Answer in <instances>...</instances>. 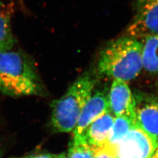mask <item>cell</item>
Wrapping results in <instances>:
<instances>
[{
    "label": "cell",
    "mask_w": 158,
    "mask_h": 158,
    "mask_svg": "<svg viewBox=\"0 0 158 158\" xmlns=\"http://www.w3.org/2000/svg\"><path fill=\"white\" fill-rule=\"evenodd\" d=\"M142 44L140 40L125 36L107 44L100 53L98 71L113 80L131 81L143 69Z\"/></svg>",
    "instance_id": "6da1fadb"
},
{
    "label": "cell",
    "mask_w": 158,
    "mask_h": 158,
    "mask_svg": "<svg viewBox=\"0 0 158 158\" xmlns=\"http://www.w3.org/2000/svg\"><path fill=\"white\" fill-rule=\"evenodd\" d=\"M0 91L14 97L43 94L36 69L21 53L0 52Z\"/></svg>",
    "instance_id": "7a4b0ae2"
},
{
    "label": "cell",
    "mask_w": 158,
    "mask_h": 158,
    "mask_svg": "<svg viewBox=\"0 0 158 158\" xmlns=\"http://www.w3.org/2000/svg\"><path fill=\"white\" fill-rule=\"evenodd\" d=\"M96 79L90 73L79 77L67 92L52 102L50 124L57 132H71L75 130L79 117L96 86Z\"/></svg>",
    "instance_id": "3957f363"
},
{
    "label": "cell",
    "mask_w": 158,
    "mask_h": 158,
    "mask_svg": "<svg viewBox=\"0 0 158 158\" xmlns=\"http://www.w3.org/2000/svg\"><path fill=\"white\" fill-rule=\"evenodd\" d=\"M134 15L125 36L138 40L158 34V0H134Z\"/></svg>",
    "instance_id": "277c9868"
},
{
    "label": "cell",
    "mask_w": 158,
    "mask_h": 158,
    "mask_svg": "<svg viewBox=\"0 0 158 158\" xmlns=\"http://www.w3.org/2000/svg\"><path fill=\"white\" fill-rule=\"evenodd\" d=\"M158 143L135 125L115 146L117 158H149Z\"/></svg>",
    "instance_id": "5b68a950"
},
{
    "label": "cell",
    "mask_w": 158,
    "mask_h": 158,
    "mask_svg": "<svg viewBox=\"0 0 158 158\" xmlns=\"http://www.w3.org/2000/svg\"><path fill=\"white\" fill-rule=\"evenodd\" d=\"M134 98L136 125L158 143V96L136 92Z\"/></svg>",
    "instance_id": "8992f818"
},
{
    "label": "cell",
    "mask_w": 158,
    "mask_h": 158,
    "mask_svg": "<svg viewBox=\"0 0 158 158\" xmlns=\"http://www.w3.org/2000/svg\"><path fill=\"white\" fill-rule=\"evenodd\" d=\"M109 110L115 117L126 115L135 117L134 95L127 82L113 80L107 94Z\"/></svg>",
    "instance_id": "52a82bcc"
},
{
    "label": "cell",
    "mask_w": 158,
    "mask_h": 158,
    "mask_svg": "<svg viewBox=\"0 0 158 158\" xmlns=\"http://www.w3.org/2000/svg\"><path fill=\"white\" fill-rule=\"evenodd\" d=\"M109 110L107 95L102 91H93L84 107L77 125L73 131V139H78L86 128L96 118Z\"/></svg>",
    "instance_id": "ba28073f"
},
{
    "label": "cell",
    "mask_w": 158,
    "mask_h": 158,
    "mask_svg": "<svg viewBox=\"0 0 158 158\" xmlns=\"http://www.w3.org/2000/svg\"><path fill=\"white\" fill-rule=\"evenodd\" d=\"M114 119L115 116L108 110L93 121L80 138L73 140L81 139L94 148L105 144L110 137Z\"/></svg>",
    "instance_id": "9c48e42d"
},
{
    "label": "cell",
    "mask_w": 158,
    "mask_h": 158,
    "mask_svg": "<svg viewBox=\"0 0 158 158\" xmlns=\"http://www.w3.org/2000/svg\"><path fill=\"white\" fill-rule=\"evenodd\" d=\"M140 41L143 69L149 73H158V34L148 36Z\"/></svg>",
    "instance_id": "30bf717a"
},
{
    "label": "cell",
    "mask_w": 158,
    "mask_h": 158,
    "mask_svg": "<svg viewBox=\"0 0 158 158\" xmlns=\"http://www.w3.org/2000/svg\"><path fill=\"white\" fill-rule=\"evenodd\" d=\"M135 125L136 123L134 116L123 115L115 117L107 143L115 147Z\"/></svg>",
    "instance_id": "8fae6325"
},
{
    "label": "cell",
    "mask_w": 158,
    "mask_h": 158,
    "mask_svg": "<svg viewBox=\"0 0 158 158\" xmlns=\"http://www.w3.org/2000/svg\"><path fill=\"white\" fill-rule=\"evenodd\" d=\"M15 44L10 16L5 11L0 10V52L11 50Z\"/></svg>",
    "instance_id": "7c38bea8"
},
{
    "label": "cell",
    "mask_w": 158,
    "mask_h": 158,
    "mask_svg": "<svg viewBox=\"0 0 158 158\" xmlns=\"http://www.w3.org/2000/svg\"><path fill=\"white\" fill-rule=\"evenodd\" d=\"M94 151V148L89 146L83 140H73L67 158H93Z\"/></svg>",
    "instance_id": "4fadbf2b"
},
{
    "label": "cell",
    "mask_w": 158,
    "mask_h": 158,
    "mask_svg": "<svg viewBox=\"0 0 158 158\" xmlns=\"http://www.w3.org/2000/svg\"><path fill=\"white\" fill-rule=\"evenodd\" d=\"M93 158H117L115 147L108 143L95 148Z\"/></svg>",
    "instance_id": "5bb4252c"
},
{
    "label": "cell",
    "mask_w": 158,
    "mask_h": 158,
    "mask_svg": "<svg viewBox=\"0 0 158 158\" xmlns=\"http://www.w3.org/2000/svg\"><path fill=\"white\" fill-rule=\"evenodd\" d=\"M59 154H50V153H35V154L24 156L19 158H58Z\"/></svg>",
    "instance_id": "9a60e30c"
},
{
    "label": "cell",
    "mask_w": 158,
    "mask_h": 158,
    "mask_svg": "<svg viewBox=\"0 0 158 158\" xmlns=\"http://www.w3.org/2000/svg\"><path fill=\"white\" fill-rule=\"evenodd\" d=\"M149 158H158V146L156 148V151L154 152V154H153Z\"/></svg>",
    "instance_id": "2e32d148"
},
{
    "label": "cell",
    "mask_w": 158,
    "mask_h": 158,
    "mask_svg": "<svg viewBox=\"0 0 158 158\" xmlns=\"http://www.w3.org/2000/svg\"><path fill=\"white\" fill-rule=\"evenodd\" d=\"M59 158H67V156L65 153H63V154H60V157Z\"/></svg>",
    "instance_id": "e0dca14e"
},
{
    "label": "cell",
    "mask_w": 158,
    "mask_h": 158,
    "mask_svg": "<svg viewBox=\"0 0 158 158\" xmlns=\"http://www.w3.org/2000/svg\"><path fill=\"white\" fill-rule=\"evenodd\" d=\"M60 157V154H59V157H58V158H59Z\"/></svg>",
    "instance_id": "ac0fdd59"
},
{
    "label": "cell",
    "mask_w": 158,
    "mask_h": 158,
    "mask_svg": "<svg viewBox=\"0 0 158 158\" xmlns=\"http://www.w3.org/2000/svg\"><path fill=\"white\" fill-rule=\"evenodd\" d=\"M0 158H1V153H0Z\"/></svg>",
    "instance_id": "d6986e66"
}]
</instances>
